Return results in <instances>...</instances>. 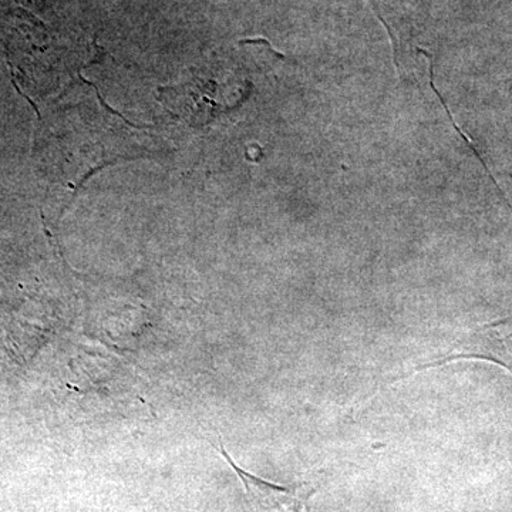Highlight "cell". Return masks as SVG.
Returning a JSON list of instances; mask_svg holds the SVG:
<instances>
[{"instance_id":"7a4b0ae2","label":"cell","mask_w":512,"mask_h":512,"mask_svg":"<svg viewBox=\"0 0 512 512\" xmlns=\"http://www.w3.org/2000/svg\"><path fill=\"white\" fill-rule=\"evenodd\" d=\"M225 460L244 483L252 512H309V500L315 490L306 485L288 488L271 484L242 470L231 457L227 456Z\"/></svg>"},{"instance_id":"6da1fadb","label":"cell","mask_w":512,"mask_h":512,"mask_svg":"<svg viewBox=\"0 0 512 512\" xmlns=\"http://www.w3.org/2000/svg\"><path fill=\"white\" fill-rule=\"evenodd\" d=\"M505 346L503 339L498 338L495 333L493 323L484 326V328L477 329L476 332L464 336L463 339L457 340L447 352L441 353L430 362L421 363V365L413 367L409 372L400 373V375L390 376L389 379L384 380L373 390L366 399L362 400V404L369 403L370 400L375 399L377 394L382 393L387 387L397 382H402L404 379H409L417 373L424 372V370L436 369V367L447 365V363L457 362V360H485V362L495 363V365L503 367L512 376V367L504 360Z\"/></svg>"}]
</instances>
